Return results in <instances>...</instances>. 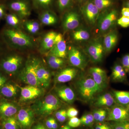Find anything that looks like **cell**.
Returning <instances> with one entry per match:
<instances>
[{"instance_id": "1", "label": "cell", "mask_w": 129, "mask_h": 129, "mask_svg": "<svg viewBox=\"0 0 129 129\" xmlns=\"http://www.w3.org/2000/svg\"><path fill=\"white\" fill-rule=\"evenodd\" d=\"M2 35L7 45L14 49L26 50L35 46V42L32 38L19 29L5 28L3 30Z\"/></svg>"}, {"instance_id": "2", "label": "cell", "mask_w": 129, "mask_h": 129, "mask_svg": "<svg viewBox=\"0 0 129 129\" xmlns=\"http://www.w3.org/2000/svg\"><path fill=\"white\" fill-rule=\"evenodd\" d=\"M76 87L81 98L86 102L93 100L102 91L90 75L81 78L76 83Z\"/></svg>"}, {"instance_id": "3", "label": "cell", "mask_w": 129, "mask_h": 129, "mask_svg": "<svg viewBox=\"0 0 129 129\" xmlns=\"http://www.w3.org/2000/svg\"><path fill=\"white\" fill-rule=\"evenodd\" d=\"M61 106V102L57 97L49 94L36 103L33 109L38 115L46 116L58 110Z\"/></svg>"}, {"instance_id": "4", "label": "cell", "mask_w": 129, "mask_h": 129, "mask_svg": "<svg viewBox=\"0 0 129 129\" xmlns=\"http://www.w3.org/2000/svg\"><path fill=\"white\" fill-rule=\"evenodd\" d=\"M35 58L31 57L27 60L20 72L19 78L24 83L29 85L39 87L40 85L36 72Z\"/></svg>"}, {"instance_id": "5", "label": "cell", "mask_w": 129, "mask_h": 129, "mask_svg": "<svg viewBox=\"0 0 129 129\" xmlns=\"http://www.w3.org/2000/svg\"><path fill=\"white\" fill-rule=\"evenodd\" d=\"M23 58L16 54H10L3 58L0 68L5 73L14 74L18 72L23 63Z\"/></svg>"}, {"instance_id": "6", "label": "cell", "mask_w": 129, "mask_h": 129, "mask_svg": "<svg viewBox=\"0 0 129 129\" xmlns=\"http://www.w3.org/2000/svg\"><path fill=\"white\" fill-rule=\"evenodd\" d=\"M117 10L113 9L99 16L98 20V30L101 33L104 34L112 28L118 19Z\"/></svg>"}, {"instance_id": "7", "label": "cell", "mask_w": 129, "mask_h": 129, "mask_svg": "<svg viewBox=\"0 0 129 129\" xmlns=\"http://www.w3.org/2000/svg\"><path fill=\"white\" fill-rule=\"evenodd\" d=\"M86 52L92 62H101L105 52L103 42L101 40H93L86 47Z\"/></svg>"}, {"instance_id": "8", "label": "cell", "mask_w": 129, "mask_h": 129, "mask_svg": "<svg viewBox=\"0 0 129 129\" xmlns=\"http://www.w3.org/2000/svg\"><path fill=\"white\" fill-rule=\"evenodd\" d=\"M68 49V55L70 64L76 68L84 70L88 64L85 55L76 47L70 46Z\"/></svg>"}, {"instance_id": "9", "label": "cell", "mask_w": 129, "mask_h": 129, "mask_svg": "<svg viewBox=\"0 0 129 129\" xmlns=\"http://www.w3.org/2000/svg\"><path fill=\"white\" fill-rule=\"evenodd\" d=\"M80 10L84 18L89 24L94 25L96 23L100 11L93 1H88L81 7Z\"/></svg>"}, {"instance_id": "10", "label": "cell", "mask_w": 129, "mask_h": 129, "mask_svg": "<svg viewBox=\"0 0 129 129\" xmlns=\"http://www.w3.org/2000/svg\"><path fill=\"white\" fill-rule=\"evenodd\" d=\"M128 120V107L116 104L108 111L106 120L118 122Z\"/></svg>"}, {"instance_id": "11", "label": "cell", "mask_w": 129, "mask_h": 129, "mask_svg": "<svg viewBox=\"0 0 129 129\" xmlns=\"http://www.w3.org/2000/svg\"><path fill=\"white\" fill-rule=\"evenodd\" d=\"M16 118L22 129H29L34 122V112L28 108H22L18 112Z\"/></svg>"}, {"instance_id": "12", "label": "cell", "mask_w": 129, "mask_h": 129, "mask_svg": "<svg viewBox=\"0 0 129 129\" xmlns=\"http://www.w3.org/2000/svg\"><path fill=\"white\" fill-rule=\"evenodd\" d=\"M35 70L37 79L40 86L48 88L50 83L51 74L42 62L38 58H35Z\"/></svg>"}, {"instance_id": "13", "label": "cell", "mask_w": 129, "mask_h": 129, "mask_svg": "<svg viewBox=\"0 0 129 129\" xmlns=\"http://www.w3.org/2000/svg\"><path fill=\"white\" fill-rule=\"evenodd\" d=\"M90 75L102 91L108 84L107 75L104 70L99 67H91L89 70Z\"/></svg>"}, {"instance_id": "14", "label": "cell", "mask_w": 129, "mask_h": 129, "mask_svg": "<svg viewBox=\"0 0 129 129\" xmlns=\"http://www.w3.org/2000/svg\"><path fill=\"white\" fill-rule=\"evenodd\" d=\"M80 16L74 11L68 12L63 18L62 25L66 31L74 30L78 27L80 23Z\"/></svg>"}, {"instance_id": "15", "label": "cell", "mask_w": 129, "mask_h": 129, "mask_svg": "<svg viewBox=\"0 0 129 129\" xmlns=\"http://www.w3.org/2000/svg\"><path fill=\"white\" fill-rule=\"evenodd\" d=\"M21 90V100L22 101H27L36 99L41 95L42 90L39 87L29 85L22 87L18 85Z\"/></svg>"}, {"instance_id": "16", "label": "cell", "mask_w": 129, "mask_h": 129, "mask_svg": "<svg viewBox=\"0 0 129 129\" xmlns=\"http://www.w3.org/2000/svg\"><path fill=\"white\" fill-rule=\"evenodd\" d=\"M9 8L16 12L19 17L22 18L27 17L30 14L29 6L27 2L23 1H14L10 3Z\"/></svg>"}, {"instance_id": "17", "label": "cell", "mask_w": 129, "mask_h": 129, "mask_svg": "<svg viewBox=\"0 0 129 129\" xmlns=\"http://www.w3.org/2000/svg\"><path fill=\"white\" fill-rule=\"evenodd\" d=\"M92 104L98 108L111 107L117 104L113 94L106 93L93 99Z\"/></svg>"}, {"instance_id": "18", "label": "cell", "mask_w": 129, "mask_h": 129, "mask_svg": "<svg viewBox=\"0 0 129 129\" xmlns=\"http://www.w3.org/2000/svg\"><path fill=\"white\" fill-rule=\"evenodd\" d=\"M78 71L76 68H66L61 70L57 74L56 81L58 83L69 82L76 77Z\"/></svg>"}, {"instance_id": "19", "label": "cell", "mask_w": 129, "mask_h": 129, "mask_svg": "<svg viewBox=\"0 0 129 129\" xmlns=\"http://www.w3.org/2000/svg\"><path fill=\"white\" fill-rule=\"evenodd\" d=\"M118 40V32L113 30L108 32L104 36L103 44L106 52L111 51L116 46Z\"/></svg>"}, {"instance_id": "20", "label": "cell", "mask_w": 129, "mask_h": 129, "mask_svg": "<svg viewBox=\"0 0 129 129\" xmlns=\"http://www.w3.org/2000/svg\"><path fill=\"white\" fill-rule=\"evenodd\" d=\"M18 112L17 107L12 103L3 101L0 103V117L4 119L14 116Z\"/></svg>"}, {"instance_id": "21", "label": "cell", "mask_w": 129, "mask_h": 129, "mask_svg": "<svg viewBox=\"0 0 129 129\" xmlns=\"http://www.w3.org/2000/svg\"><path fill=\"white\" fill-rule=\"evenodd\" d=\"M57 33L50 31L47 33L42 40L40 50L42 52H49L55 45V39Z\"/></svg>"}, {"instance_id": "22", "label": "cell", "mask_w": 129, "mask_h": 129, "mask_svg": "<svg viewBox=\"0 0 129 129\" xmlns=\"http://www.w3.org/2000/svg\"><path fill=\"white\" fill-rule=\"evenodd\" d=\"M56 92L60 99L69 104H72L76 99V95L73 90L68 86L58 88Z\"/></svg>"}, {"instance_id": "23", "label": "cell", "mask_w": 129, "mask_h": 129, "mask_svg": "<svg viewBox=\"0 0 129 129\" xmlns=\"http://www.w3.org/2000/svg\"><path fill=\"white\" fill-rule=\"evenodd\" d=\"M68 47L64 38L57 42L49 51L48 54L64 58L68 55Z\"/></svg>"}, {"instance_id": "24", "label": "cell", "mask_w": 129, "mask_h": 129, "mask_svg": "<svg viewBox=\"0 0 129 129\" xmlns=\"http://www.w3.org/2000/svg\"><path fill=\"white\" fill-rule=\"evenodd\" d=\"M111 78L114 82L123 83L126 81V72L122 65L116 64L113 67Z\"/></svg>"}, {"instance_id": "25", "label": "cell", "mask_w": 129, "mask_h": 129, "mask_svg": "<svg viewBox=\"0 0 129 129\" xmlns=\"http://www.w3.org/2000/svg\"><path fill=\"white\" fill-rule=\"evenodd\" d=\"M113 94L117 104L128 107L129 106V91L113 90Z\"/></svg>"}, {"instance_id": "26", "label": "cell", "mask_w": 129, "mask_h": 129, "mask_svg": "<svg viewBox=\"0 0 129 129\" xmlns=\"http://www.w3.org/2000/svg\"><path fill=\"white\" fill-rule=\"evenodd\" d=\"M18 87L12 83L5 84L0 89V94L7 98L14 97L18 91Z\"/></svg>"}, {"instance_id": "27", "label": "cell", "mask_w": 129, "mask_h": 129, "mask_svg": "<svg viewBox=\"0 0 129 129\" xmlns=\"http://www.w3.org/2000/svg\"><path fill=\"white\" fill-rule=\"evenodd\" d=\"M40 21L44 25H52L56 24L57 19L55 14L49 11L44 12L41 15Z\"/></svg>"}, {"instance_id": "28", "label": "cell", "mask_w": 129, "mask_h": 129, "mask_svg": "<svg viewBox=\"0 0 129 129\" xmlns=\"http://www.w3.org/2000/svg\"><path fill=\"white\" fill-rule=\"evenodd\" d=\"M46 61L49 67L53 69L61 68L64 64L63 58L50 54H48L47 56Z\"/></svg>"}, {"instance_id": "29", "label": "cell", "mask_w": 129, "mask_h": 129, "mask_svg": "<svg viewBox=\"0 0 129 129\" xmlns=\"http://www.w3.org/2000/svg\"><path fill=\"white\" fill-rule=\"evenodd\" d=\"M6 21L8 25L12 28L19 29L21 25V21L19 17L16 14L10 13L5 16Z\"/></svg>"}, {"instance_id": "30", "label": "cell", "mask_w": 129, "mask_h": 129, "mask_svg": "<svg viewBox=\"0 0 129 129\" xmlns=\"http://www.w3.org/2000/svg\"><path fill=\"white\" fill-rule=\"evenodd\" d=\"M73 37L74 40L77 41H84L88 40L90 37L89 33L84 28L77 29L73 34Z\"/></svg>"}, {"instance_id": "31", "label": "cell", "mask_w": 129, "mask_h": 129, "mask_svg": "<svg viewBox=\"0 0 129 129\" xmlns=\"http://www.w3.org/2000/svg\"><path fill=\"white\" fill-rule=\"evenodd\" d=\"M2 125L5 129H22L17 119L14 116L4 119Z\"/></svg>"}, {"instance_id": "32", "label": "cell", "mask_w": 129, "mask_h": 129, "mask_svg": "<svg viewBox=\"0 0 129 129\" xmlns=\"http://www.w3.org/2000/svg\"><path fill=\"white\" fill-rule=\"evenodd\" d=\"M24 26L29 33L33 35L37 34L39 31L40 26L37 21H27L24 23Z\"/></svg>"}, {"instance_id": "33", "label": "cell", "mask_w": 129, "mask_h": 129, "mask_svg": "<svg viewBox=\"0 0 129 129\" xmlns=\"http://www.w3.org/2000/svg\"><path fill=\"white\" fill-rule=\"evenodd\" d=\"M92 114L94 121L98 123H102L106 120L108 111L104 109L100 108L95 110Z\"/></svg>"}, {"instance_id": "34", "label": "cell", "mask_w": 129, "mask_h": 129, "mask_svg": "<svg viewBox=\"0 0 129 129\" xmlns=\"http://www.w3.org/2000/svg\"><path fill=\"white\" fill-rule=\"evenodd\" d=\"M92 1L100 12L111 7L114 4L113 0H93Z\"/></svg>"}, {"instance_id": "35", "label": "cell", "mask_w": 129, "mask_h": 129, "mask_svg": "<svg viewBox=\"0 0 129 129\" xmlns=\"http://www.w3.org/2000/svg\"><path fill=\"white\" fill-rule=\"evenodd\" d=\"M81 124L86 126H91L94 121L92 114H86L83 115L80 119Z\"/></svg>"}, {"instance_id": "36", "label": "cell", "mask_w": 129, "mask_h": 129, "mask_svg": "<svg viewBox=\"0 0 129 129\" xmlns=\"http://www.w3.org/2000/svg\"><path fill=\"white\" fill-rule=\"evenodd\" d=\"M34 3L37 7L47 9L51 5L53 0H34Z\"/></svg>"}, {"instance_id": "37", "label": "cell", "mask_w": 129, "mask_h": 129, "mask_svg": "<svg viewBox=\"0 0 129 129\" xmlns=\"http://www.w3.org/2000/svg\"><path fill=\"white\" fill-rule=\"evenodd\" d=\"M72 0H58L57 6L60 12H63L70 7Z\"/></svg>"}, {"instance_id": "38", "label": "cell", "mask_w": 129, "mask_h": 129, "mask_svg": "<svg viewBox=\"0 0 129 129\" xmlns=\"http://www.w3.org/2000/svg\"><path fill=\"white\" fill-rule=\"evenodd\" d=\"M56 118L59 122H64L67 117V111L65 109H61L56 112L55 113Z\"/></svg>"}, {"instance_id": "39", "label": "cell", "mask_w": 129, "mask_h": 129, "mask_svg": "<svg viewBox=\"0 0 129 129\" xmlns=\"http://www.w3.org/2000/svg\"><path fill=\"white\" fill-rule=\"evenodd\" d=\"M112 126V129H129V121L116 122Z\"/></svg>"}, {"instance_id": "40", "label": "cell", "mask_w": 129, "mask_h": 129, "mask_svg": "<svg viewBox=\"0 0 129 129\" xmlns=\"http://www.w3.org/2000/svg\"><path fill=\"white\" fill-rule=\"evenodd\" d=\"M81 124L80 119L76 117L70 118L68 123V125L71 128H76L78 127Z\"/></svg>"}, {"instance_id": "41", "label": "cell", "mask_w": 129, "mask_h": 129, "mask_svg": "<svg viewBox=\"0 0 129 129\" xmlns=\"http://www.w3.org/2000/svg\"><path fill=\"white\" fill-rule=\"evenodd\" d=\"M117 22L118 24L122 27L126 28L129 27V17L122 16L118 19Z\"/></svg>"}, {"instance_id": "42", "label": "cell", "mask_w": 129, "mask_h": 129, "mask_svg": "<svg viewBox=\"0 0 129 129\" xmlns=\"http://www.w3.org/2000/svg\"><path fill=\"white\" fill-rule=\"evenodd\" d=\"M121 62L122 67L126 73H129V53L124 55L122 57Z\"/></svg>"}, {"instance_id": "43", "label": "cell", "mask_w": 129, "mask_h": 129, "mask_svg": "<svg viewBox=\"0 0 129 129\" xmlns=\"http://www.w3.org/2000/svg\"><path fill=\"white\" fill-rule=\"evenodd\" d=\"M78 114V111L74 108H70L67 111V117L70 118L76 117Z\"/></svg>"}, {"instance_id": "44", "label": "cell", "mask_w": 129, "mask_h": 129, "mask_svg": "<svg viewBox=\"0 0 129 129\" xmlns=\"http://www.w3.org/2000/svg\"><path fill=\"white\" fill-rule=\"evenodd\" d=\"M95 129H112V126L106 123L102 122L98 124Z\"/></svg>"}, {"instance_id": "45", "label": "cell", "mask_w": 129, "mask_h": 129, "mask_svg": "<svg viewBox=\"0 0 129 129\" xmlns=\"http://www.w3.org/2000/svg\"><path fill=\"white\" fill-rule=\"evenodd\" d=\"M121 14L122 16L129 17V8L128 7H123L121 10Z\"/></svg>"}, {"instance_id": "46", "label": "cell", "mask_w": 129, "mask_h": 129, "mask_svg": "<svg viewBox=\"0 0 129 129\" xmlns=\"http://www.w3.org/2000/svg\"><path fill=\"white\" fill-rule=\"evenodd\" d=\"M7 81V78L6 76L3 75L2 74L0 73V89L6 84Z\"/></svg>"}, {"instance_id": "47", "label": "cell", "mask_w": 129, "mask_h": 129, "mask_svg": "<svg viewBox=\"0 0 129 129\" xmlns=\"http://www.w3.org/2000/svg\"><path fill=\"white\" fill-rule=\"evenodd\" d=\"M52 119L53 118H50L46 120V125L48 129H52Z\"/></svg>"}, {"instance_id": "48", "label": "cell", "mask_w": 129, "mask_h": 129, "mask_svg": "<svg viewBox=\"0 0 129 129\" xmlns=\"http://www.w3.org/2000/svg\"><path fill=\"white\" fill-rule=\"evenodd\" d=\"M32 129H48L44 125L40 123L37 124L35 125L34 127L32 128Z\"/></svg>"}, {"instance_id": "49", "label": "cell", "mask_w": 129, "mask_h": 129, "mask_svg": "<svg viewBox=\"0 0 129 129\" xmlns=\"http://www.w3.org/2000/svg\"><path fill=\"white\" fill-rule=\"evenodd\" d=\"M5 16V9L2 6L0 5V19L3 18Z\"/></svg>"}, {"instance_id": "50", "label": "cell", "mask_w": 129, "mask_h": 129, "mask_svg": "<svg viewBox=\"0 0 129 129\" xmlns=\"http://www.w3.org/2000/svg\"><path fill=\"white\" fill-rule=\"evenodd\" d=\"M58 127V124L54 118L52 119V129H57Z\"/></svg>"}, {"instance_id": "51", "label": "cell", "mask_w": 129, "mask_h": 129, "mask_svg": "<svg viewBox=\"0 0 129 129\" xmlns=\"http://www.w3.org/2000/svg\"><path fill=\"white\" fill-rule=\"evenodd\" d=\"M71 127H70L68 125H63L61 127L60 129H71Z\"/></svg>"}, {"instance_id": "52", "label": "cell", "mask_w": 129, "mask_h": 129, "mask_svg": "<svg viewBox=\"0 0 129 129\" xmlns=\"http://www.w3.org/2000/svg\"><path fill=\"white\" fill-rule=\"evenodd\" d=\"M124 7L129 8V0L125 1L124 3Z\"/></svg>"}, {"instance_id": "53", "label": "cell", "mask_w": 129, "mask_h": 129, "mask_svg": "<svg viewBox=\"0 0 129 129\" xmlns=\"http://www.w3.org/2000/svg\"><path fill=\"white\" fill-rule=\"evenodd\" d=\"M80 2H87L89 0H78Z\"/></svg>"}, {"instance_id": "54", "label": "cell", "mask_w": 129, "mask_h": 129, "mask_svg": "<svg viewBox=\"0 0 129 129\" xmlns=\"http://www.w3.org/2000/svg\"><path fill=\"white\" fill-rule=\"evenodd\" d=\"M128 119L129 120V106L128 107Z\"/></svg>"}]
</instances>
